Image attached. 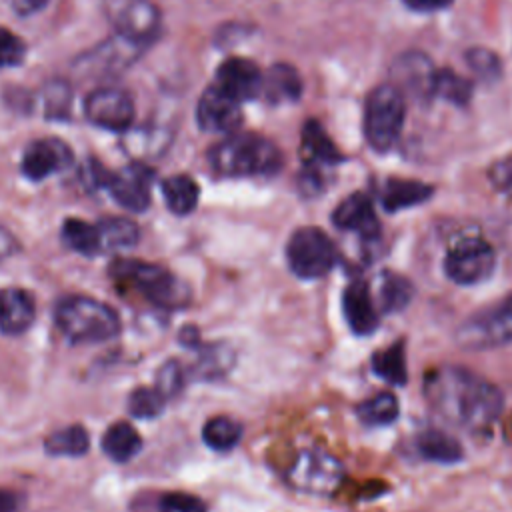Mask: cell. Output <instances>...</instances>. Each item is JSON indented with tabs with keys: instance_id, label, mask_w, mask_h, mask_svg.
<instances>
[{
	"instance_id": "cell-42",
	"label": "cell",
	"mask_w": 512,
	"mask_h": 512,
	"mask_svg": "<svg viewBox=\"0 0 512 512\" xmlns=\"http://www.w3.org/2000/svg\"><path fill=\"white\" fill-rule=\"evenodd\" d=\"M8 4H10V8H12L16 14H20V16H32V14L40 12V10L48 4V0H8Z\"/></svg>"
},
{
	"instance_id": "cell-20",
	"label": "cell",
	"mask_w": 512,
	"mask_h": 512,
	"mask_svg": "<svg viewBox=\"0 0 512 512\" xmlns=\"http://www.w3.org/2000/svg\"><path fill=\"white\" fill-rule=\"evenodd\" d=\"M302 156L310 168L342 162L340 150L316 120H308L302 128Z\"/></svg>"
},
{
	"instance_id": "cell-27",
	"label": "cell",
	"mask_w": 512,
	"mask_h": 512,
	"mask_svg": "<svg viewBox=\"0 0 512 512\" xmlns=\"http://www.w3.org/2000/svg\"><path fill=\"white\" fill-rule=\"evenodd\" d=\"M96 228H98V234H100L102 250L130 248L140 238V230L130 218H120V216L102 218L96 224Z\"/></svg>"
},
{
	"instance_id": "cell-21",
	"label": "cell",
	"mask_w": 512,
	"mask_h": 512,
	"mask_svg": "<svg viewBox=\"0 0 512 512\" xmlns=\"http://www.w3.org/2000/svg\"><path fill=\"white\" fill-rule=\"evenodd\" d=\"M432 196V186L416 180L390 178L380 194V202L388 212H396L402 208L416 206Z\"/></svg>"
},
{
	"instance_id": "cell-11",
	"label": "cell",
	"mask_w": 512,
	"mask_h": 512,
	"mask_svg": "<svg viewBox=\"0 0 512 512\" xmlns=\"http://www.w3.org/2000/svg\"><path fill=\"white\" fill-rule=\"evenodd\" d=\"M84 114L98 128L126 132L134 120V102L128 92L114 86H104L88 94Z\"/></svg>"
},
{
	"instance_id": "cell-26",
	"label": "cell",
	"mask_w": 512,
	"mask_h": 512,
	"mask_svg": "<svg viewBox=\"0 0 512 512\" xmlns=\"http://www.w3.org/2000/svg\"><path fill=\"white\" fill-rule=\"evenodd\" d=\"M418 454L432 462L450 464L462 458V446L450 434L442 430H426L416 440Z\"/></svg>"
},
{
	"instance_id": "cell-31",
	"label": "cell",
	"mask_w": 512,
	"mask_h": 512,
	"mask_svg": "<svg viewBox=\"0 0 512 512\" xmlns=\"http://www.w3.org/2000/svg\"><path fill=\"white\" fill-rule=\"evenodd\" d=\"M372 370L384 378L386 382L392 384H404L406 382V356H404V346L400 342L380 350L372 358Z\"/></svg>"
},
{
	"instance_id": "cell-35",
	"label": "cell",
	"mask_w": 512,
	"mask_h": 512,
	"mask_svg": "<svg viewBox=\"0 0 512 512\" xmlns=\"http://www.w3.org/2000/svg\"><path fill=\"white\" fill-rule=\"evenodd\" d=\"M232 364V352L224 346H208L202 350L196 362V374L204 378H214L224 374Z\"/></svg>"
},
{
	"instance_id": "cell-40",
	"label": "cell",
	"mask_w": 512,
	"mask_h": 512,
	"mask_svg": "<svg viewBox=\"0 0 512 512\" xmlns=\"http://www.w3.org/2000/svg\"><path fill=\"white\" fill-rule=\"evenodd\" d=\"M46 114L54 116L60 114L64 116L70 106V88L64 82H54L46 88Z\"/></svg>"
},
{
	"instance_id": "cell-19",
	"label": "cell",
	"mask_w": 512,
	"mask_h": 512,
	"mask_svg": "<svg viewBox=\"0 0 512 512\" xmlns=\"http://www.w3.org/2000/svg\"><path fill=\"white\" fill-rule=\"evenodd\" d=\"M262 92L272 104H284L298 100L302 92V80L290 64L278 62L262 76Z\"/></svg>"
},
{
	"instance_id": "cell-1",
	"label": "cell",
	"mask_w": 512,
	"mask_h": 512,
	"mask_svg": "<svg viewBox=\"0 0 512 512\" xmlns=\"http://www.w3.org/2000/svg\"><path fill=\"white\" fill-rule=\"evenodd\" d=\"M424 396L444 420L468 432L488 430L504 404L492 382L462 366H440L430 372Z\"/></svg>"
},
{
	"instance_id": "cell-7",
	"label": "cell",
	"mask_w": 512,
	"mask_h": 512,
	"mask_svg": "<svg viewBox=\"0 0 512 512\" xmlns=\"http://www.w3.org/2000/svg\"><path fill=\"white\" fill-rule=\"evenodd\" d=\"M286 258L296 276L314 280L326 276L334 268L338 250L320 228L304 226L292 232L286 244Z\"/></svg>"
},
{
	"instance_id": "cell-44",
	"label": "cell",
	"mask_w": 512,
	"mask_h": 512,
	"mask_svg": "<svg viewBox=\"0 0 512 512\" xmlns=\"http://www.w3.org/2000/svg\"><path fill=\"white\" fill-rule=\"evenodd\" d=\"M16 508H18L16 496L10 490L0 488V512H16Z\"/></svg>"
},
{
	"instance_id": "cell-4",
	"label": "cell",
	"mask_w": 512,
	"mask_h": 512,
	"mask_svg": "<svg viewBox=\"0 0 512 512\" xmlns=\"http://www.w3.org/2000/svg\"><path fill=\"white\" fill-rule=\"evenodd\" d=\"M112 272L116 278L130 282L148 302L160 308H180L190 300L188 286L170 270L158 264L118 260L114 262Z\"/></svg>"
},
{
	"instance_id": "cell-3",
	"label": "cell",
	"mask_w": 512,
	"mask_h": 512,
	"mask_svg": "<svg viewBox=\"0 0 512 512\" xmlns=\"http://www.w3.org/2000/svg\"><path fill=\"white\" fill-rule=\"evenodd\" d=\"M56 324L60 332L76 344L104 342L120 332V318L116 310L86 296L62 300L56 308Z\"/></svg>"
},
{
	"instance_id": "cell-17",
	"label": "cell",
	"mask_w": 512,
	"mask_h": 512,
	"mask_svg": "<svg viewBox=\"0 0 512 512\" xmlns=\"http://www.w3.org/2000/svg\"><path fill=\"white\" fill-rule=\"evenodd\" d=\"M332 220L340 230H350L364 238H374L380 230L372 200L362 192H356L344 198L336 206Z\"/></svg>"
},
{
	"instance_id": "cell-5",
	"label": "cell",
	"mask_w": 512,
	"mask_h": 512,
	"mask_svg": "<svg viewBox=\"0 0 512 512\" xmlns=\"http://www.w3.org/2000/svg\"><path fill=\"white\" fill-rule=\"evenodd\" d=\"M404 126V96L394 84L376 86L364 104V134L368 144L384 152L392 148Z\"/></svg>"
},
{
	"instance_id": "cell-12",
	"label": "cell",
	"mask_w": 512,
	"mask_h": 512,
	"mask_svg": "<svg viewBox=\"0 0 512 512\" xmlns=\"http://www.w3.org/2000/svg\"><path fill=\"white\" fill-rule=\"evenodd\" d=\"M152 170L142 162H134L120 172H112L106 188L112 198L130 212H144L150 206Z\"/></svg>"
},
{
	"instance_id": "cell-15",
	"label": "cell",
	"mask_w": 512,
	"mask_h": 512,
	"mask_svg": "<svg viewBox=\"0 0 512 512\" xmlns=\"http://www.w3.org/2000/svg\"><path fill=\"white\" fill-rule=\"evenodd\" d=\"M262 72L248 58H228L216 70V86L238 102L254 100L262 92Z\"/></svg>"
},
{
	"instance_id": "cell-30",
	"label": "cell",
	"mask_w": 512,
	"mask_h": 512,
	"mask_svg": "<svg viewBox=\"0 0 512 512\" xmlns=\"http://www.w3.org/2000/svg\"><path fill=\"white\" fill-rule=\"evenodd\" d=\"M204 442L218 452L232 450L242 438V426L230 416H214L202 428Z\"/></svg>"
},
{
	"instance_id": "cell-36",
	"label": "cell",
	"mask_w": 512,
	"mask_h": 512,
	"mask_svg": "<svg viewBox=\"0 0 512 512\" xmlns=\"http://www.w3.org/2000/svg\"><path fill=\"white\" fill-rule=\"evenodd\" d=\"M26 56L24 40L10 32L8 28L0 26V68H14L20 66Z\"/></svg>"
},
{
	"instance_id": "cell-16",
	"label": "cell",
	"mask_w": 512,
	"mask_h": 512,
	"mask_svg": "<svg viewBox=\"0 0 512 512\" xmlns=\"http://www.w3.org/2000/svg\"><path fill=\"white\" fill-rule=\"evenodd\" d=\"M342 308L348 326L356 334H370L378 326L376 300L364 280L350 282L342 292Z\"/></svg>"
},
{
	"instance_id": "cell-25",
	"label": "cell",
	"mask_w": 512,
	"mask_h": 512,
	"mask_svg": "<svg viewBox=\"0 0 512 512\" xmlns=\"http://www.w3.org/2000/svg\"><path fill=\"white\" fill-rule=\"evenodd\" d=\"M412 294H414V290H412L410 280H406L404 276H400L396 272H382L378 276L376 292H372V296L376 298V304L384 312L402 310L410 302Z\"/></svg>"
},
{
	"instance_id": "cell-23",
	"label": "cell",
	"mask_w": 512,
	"mask_h": 512,
	"mask_svg": "<svg viewBox=\"0 0 512 512\" xmlns=\"http://www.w3.org/2000/svg\"><path fill=\"white\" fill-rule=\"evenodd\" d=\"M142 448V438L128 422L112 424L102 436V450L114 462H128Z\"/></svg>"
},
{
	"instance_id": "cell-18",
	"label": "cell",
	"mask_w": 512,
	"mask_h": 512,
	"mask_svg": "<svg viewBox=\"0 0 512 512\" xmlns=\"http://www.w3.org/2000/svg\"><path fill=\"white\" fill-rule=\"evenodd\" d=\"M34 300L26 290L2 288L0 290V330L4 334H22L34 322Z\"/></svg>"
},
{
	"instance_id": "cell-39",
	"label": "cell",
	"mask_w": 512,
	"mask_h": 512,
	"mask_svg": "<svg viewBox=\"0 0 512 512\" xmlns=\"http://www.w3.org/2000/svg\"><path fill=\"white\" fill-rule=\"evenodd\" d=\"M466 60L474 72L486 78H496L500 72V64L496 54H492L486 48H470L466 54Z\"/></svg>"
},
{
	"instance_id": "cell-24",
	"label": "cell",
	"mask_w": 512,
	"mask_h": 512,
	"mask_svg": "<svg viewBox=\"0 0 512 512\" xmlns=\"http://www.w3.org/2000/svg\"><path fill=\"white\" fill-rule=\"evenodd\" d=\"M162 196L172 214L186 216L196 208L200 188L190 176L174 174L162 182Z\"/></svg>"
},
{
	"instance_id": "cell-22",
	"label": "cell",
	"mask_w": 512,
	"mask_h": 512,
	"mask_svg": "<svg viewBox=\"0 0 512 512\" xmlns=\"http://www.w3.org/2000/svg\"><path fill=\"white\" fill-rule=\"evenodd\" d=\"M434 72L436 70L430 66L426 56L406 54L402 60L396 62L394 76L398 78L402 88L412 94H432Z\"/></svg>"
},
{
	"instance_id": "cell-29",
	"label": "cell",
	"mask_w": 512,
	"mask_h": 512,
	"mask_svg": "<svg viewBox=\"0 0 512 512\" xmlns=\"http://www.w3.org/2000/svg\"><path fill=\"white\" fill-rule=\"evenodd\" d=\"M88 446H90L88 432L80 424L60 428L52 432L44 442L46 452L52 456H82L86 454Z\"/></svg>"
},
{
	"instance_id": "cell-14",
	"label": "cell",
	"mask_w": 512,
	"mask_h": 512,
	"mask_svg": "<svg viewBox=\"0 0 512 512\" xmlns=\"http://www.w3.org/2000/svg\"><path fill=\"white\" fill-rule=\"evenodd\" d=\"M196 120L206 132H232L242 122L240 102L214 84L200 96Z\"/></svg>"
},
{
	"instance_id": "cell-38",
	"label": "cell",
	"mask_w": 512,
	"mask_h": 512,
	"mask_svg": "<svg viewBox=\"0 0 512 512\" xmlns=\"http://www.w3.org/2000/svg\"><path fill=\"white\" fill-rule=\"evenodd\" d=\"M160 512H206V504L186 492H168L158 500Z\"/></svg>"
},
{
	"instance_id": "cell-28",
	"label": "cell",
	"mask_w": 512,
	"mask_h": 512,
	"mask_svg": "<svg viewBox=\"0 0 512 512\" xmlns=\"http://www.w3.org/2000/svg\"><path fill=\"white\" fill-rule=\"evenodd\" d=\"M62 240L70 250H74L82 256H96L98 252H102L98 228L94 224L78 220V218L64 220Z\"/></svg>"
},
{
	"instance_id": "cell-41",
	"label": "cell",
	"mask_w": 512,
	"mask_h": 512,
	"mask_svg": "<svg viewBox=\"0 0 512 512\" xmlns=\"http://www.w3.org/2000/svg\"><path fill=\"white\" fill-rule=\"evenodd\" d=\"M490 180L506 194H512V158L500 160L490 168Z\"/></svg>"
},
{
	"instance_id": "cell-2",
	"label": "cell",
	"mask_w": 512,
	"mask_h": 512,
	"mask_svg": "<svg viewBox=\"0 0 512 512\" xmlns=\"http://www.w3.org/2000/svg\"><path fill=\"white\" fill-rule=\"evenodd\" d=\"M208 162L222 176H270L282 166V154L260 134L236 132L210 148Z\"/></svg>"
},
{
	"instance_id": "cell-37",
	"label": "cell",
	"mask_w": 512,
	"mask_h": 512,
	"mask_svg": "<svg viewBox=\"0 0 512 512\" xmlns=\"http://www.w3.org/2000/svg\"><path fill=\"white\" fill-rule=\"evenodd\" d=\"M184 384V370L182 366L176 362V360H168L160 370H158V376H156V390L168 400L172 396H176L180 392Z\"/></svg>"
},
{
	"instance_id": "cell-33",
	"label": "cell",
	"mask_w": 512,
	"mask_h": 512,
	"mask_svg": "<svg viewBox=\"0 0 512 512\" xmlns=\"http://www.w3.org/2000/svg\"><path fill=\"white\" fill-rule=\"evenodd\" d=\"M432 94L452 102V104H466L470 94H472V84L462 78L460 74L442 68L434 72V80H432Z\"/></svg>"
},
{
	"instance_id": "cell-8",
	"label": "cell",
	"mask_w": 512,
	"mask_h": 512,
	"mask_svg": "<svg viewBox=\"0 0 512 512\" xmlns=\"http://www.w3.org/2000/svg\"><path fill=\"white\" fill-rule=\"evenodd\" d=\"M456 342L468 350L494 348L512 342V296L466 318L456 330Z\"/></svg>"
},
{
	"instance_id": "cell-13",
	"label": "cell",
	"mask_w": 512,
	"mask_h": 512,
	"mask_svg": "<svg viewBox=\"0 0 512 512\" xmlns=\"http://www.w3.org/2000/svg\"><path fill=\"white\" fill-rule=\"evenodd\" d=\"M72 162V150L58 138H40L26 146L22 156V172L26 178L38 182L44 180Z\"/></svg>"
},
{
	"instance_id": "cell-9",
	"label": "cell",
	"mask_w": 512,
	"mask_h": 512,
	"mask_svg": "<svg viewBox=\"0 0 512 512\" xmlns=\"http://www.w3.org/2000/svg\"><path fill=\"white\" fill-rule=\"evenodd\" d=\"M496 268L494 248L478 236L456 240L444 256V274L462 286H472L488 280Z\"/></svg>"
},
{
	"instance_id": "cell-6",
	"label": "cell",
	"mask_w": 512,
	"mask_h": 512,
	"mask_svg": "<svg viewBox=\"0 0 512 512\" xmlns=\"http://www.w3.org/2000/svg\"><path fill=\"white\" fill-rule=\"evenodd\" d=\"M342 478V462L334 454L316 446L298 450L286 470V480L294 490L316 496H328L336 492L342 484Z\"/></svg>"
},
{
	"instance_id": "cell-32",
	"label": "cell",
	"mask_w": 512,
	"mask_h": 512,
	"mask_svg": "<svg viewBox=\"0 0 512 512\" xmlns=\"http://www.w3.org/2000/svg\"><path fill=\"white\" fill-rule=\"evenodd\" d=\"M358 416L366 424H390L398 418V398L390 392H380L358 404Z\"/></svg>"
},
{
	"instance_id": "cell-43",
	"label": "cell",
	"mask_w": 512,
	"mask_h": 512,
	"mask_svg": "<svg viewBox=\"0 0 512 512\" xmlns=\"http://www.w3.org/2000/svg\"><path fill=\"white\" fill-rule=\"evenodd\" d=\"M404 4L416 12H434L452 4V0H404Z\"/></svg>"
},
{
	"instance_id": "cell-34",
	"label": "cell",
	"mask_w": 512,
	"mask_h": 512,
	"mask_svg": "<svg viewBox=\"0 0 512 512\" xmlns=\"http://www.w3.org/2000/svg\"><path fill=\"white\" fill-rule=\"evenodd\" d=\"M166 398L156 388H136L128 398V410L136 418H154L162 412Z\"/></svg>"
},
{
	"instance_id": "cell-10",
	"label": "cell",
	"mask_w": 512,
	"mask_h": 512,
	"mask_svg": "<svg viewBox=\"0 0 512 512\" xmlns=\"http://www.w3.org/2000/svg\"><path fill=\"white\" fill-rule=\"evenodd\" d=\"M104 12L118 36L144 46L160 28V10L150 0H104Z\"/></svg>"
}]
</instances>
